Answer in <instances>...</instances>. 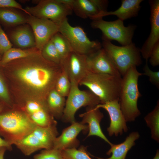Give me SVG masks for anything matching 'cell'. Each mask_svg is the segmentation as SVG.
<instances>
[{"label": "cell", "mask_w": 159, "mask_h": 159, "mask_svg": "<svg viewBox=\"0 0 159 159\" xmlns=\"http://www.w3.org/2000/svg\"><path fill=\"white\" fill-rule=\"evenodd\" d=\"M142 0H122L121 6L113 11H107L103 13L102 17L113 15L122 21L136 16L138 14Z\"/></svg>", "instance_id": "obj_20"}, {"label": "cell", "mask_w": 159, "mask_h": 159, "mask_svg": "<svg viewBox=\"0 0 159 159\" xmlns=\"http://www.w3.org/2000/svg\"><path fill=\"white\" fill-rule=\"evenodd\" d=\"M122 78L89 72L79 85L88 88L99 99L100 104L119 100Z\"/></svg>", "instance_id": "obj_4"}, {"label": "cell", "mask_w": 159, "mask_h": 159, "mask_svg": "<svg viewBox=\"0 0 159 159\" xmlns=\"http://www.w3.org/2000/svg\"><path fill=\"white\" fill-rule=\"evenodd\" d=\"M16 71L21 80L30 87L48 93L54 87L56 80L62 70L60 65L44 59L41 54L37 64H26Z\"/></svg>", "instance_id": "obj_1"}, {"label": "cell", "mask_w": 159, "mask_h": 159, "mask_svg": "<svg viewBox=\"0 0 159 159\" xmlns=\"http://www.w3.org/2000/svg\"><path fill=\"white\" fill-rule=\"evenodd\" d=\"M41 52L42 56L45 59L61 65L62 58L51 39L44 46Z\"/></svg>", "instance_id": "obj_27"}, {"label": "cell", "mask_w": 159, "mask_h": 159, "mask_svg": "<svg viewBox=\"0 0 159 159\" xmlns=\"http://www.w3.org/2000/svg\"><path fill=\"white\" fill-rule=\"evenodd\" d=\"M1 57H1V55H0V60L1 59Z\"/></svg>", "instance_id": "obj_40"}, {"label": "cell", "mask_w": 159, "mask_h": 159, "mask_svg": "<svg viewBox=\"0 0 159 159\" xmlns=\"http://www.w3.org/2000/svg\"><path fill=\"white\" fill-rule=\"evenodd\" d=\"M37 125L23 111H4L0 114V135L11 145L31 133Z\"/></svg>", "instance_id": "obj_3"}, {"label": "cell", "mask_w": 159, "mask_h": 159, "mask_svg": "<svg viewBox=\"0 0 159 159\" xmlns=\"http://www.w3.org/2000/svg\"><path fill=\"white\" fill-rule=\"evenodd\" d=\"M7 149L5 147L0 148V159H4V156L5 152Z\"/></svg>", "instance_id": "obj_37"}, {"label": "cell", "mask_w": 159, "mask_h": 159, "mask_svg": "<svg viewBox=\"0 0 159 159\" xmlns=\"http://www.w3.org/2000/svg\"><path fill=\"white\" fill-rule=\"evenodd\" d=\"M153 159H159V151L158 150H157L155 156Z\"/></svg>", "instance_id": "obj_39"}, {"label": "cell", "mask_w": 159, "mask_h": 159, "mask_svg": "<svg viewBox=\"0 0 159 159\" xmlns=\"http://www.w3.org/2000/svg\"><path fill=\"white\" fill-rule=\"evenodd\" d=\"M38 50L36 47L26 50L11 48L3 55L0 60V65L3 66L13 60L28 57Z\"/></svg>", "instance_id": "obj_24"}, {"label": "cell", "mask_w": 159, "mask_h": 159, "mask_svg": "<svg viewBox=\"0 0 159 159\" xmlns=\"http://www.w3.org/2000/svg\"><path fill=\"white\" fill-rule=\"evenodd\" d=\"M61 152L63 159H92L83 146H81L78 149L76 148L65 149Z\"/></svg>", "instance_id": "obj_29"}, {"label": "cell", "mask_w": 159, "mask_h": 159, "mask_svg": "<svg viewBox=\"0 0 159 159\" xmlns=\"http://www.w3.org/2000/svg\"><path fill=\"white\" fill-rule=\"evenodd\" d=\"M149 58L150 63L153 66L155 67L159 65V41L154 46Z\"/></svg>", "instance_id": "obj_35"}, {"label": "cell", "mask_w": 159, "mask_h": 159, "mask_svg": "<svg viewBox=\"0 0 159 159\" xmlns=\"http://www.w3.org/2000/svg\"><path fill=\"white\" fill-rule=\"evenodd\" d=\"M30 27L27 25L21 26L10 33V38L16 45L21 48L36 47L34 35Z\"/></svg>", "instance_id": "obj_19"}, {"label": "cell", "mask_w": 159, "mask_h": 159, "mask_svg": "<svg viewBox=\"0 0 159 159\" xmlns=\"http://www.w3.org/2000/svg\"><path fill=\"white\" fill-rule=\"evenodd\" d=\"M27 23L32 29L36 47L40 51L52 37L59 32V25L50 20L29 16L27 18Z\"/></svg>", "instance_id": "obj_12"}, {"label": "cell", "mask_w": 159, "mask_h": 159, "mask_svg": "<svg viewBox=\"0 0 159 159\" xmlns=\"http://www.w3.org/2000/svg\"><path fill=\"white\" fill-rule=\"evenodd\" d=\"M82 118L81 122L83 124H87L89 133L87 137L95 135L99 137L111 145L112 143L107 139L100 126V122L103 117V114L95 106L87 107L85 112L79 115Z\"/></svg>", "instance_id": "obj_18"}, {"label": "cell", "mask_w": 159, "mask_h": 159, "mask_svg": "<svg viewBox=\"0 0 159 159\" xmlns=\"http://www.w3.org/2000/svg\"><path fill=\"white\" fill-rule=\"evenodd\" d=\"M51 40L62 60L73 51L67 40L60 32H58L54 34L51 38Z\"/></svg>", "instance_id": "obj_26"}, {"label": "cell", "mask_w": 159, "mask_h": 159, "mask_svg": "<svg viewBox=\"0 0 159 159\" xmlns=\"http://www.w3.org/2000/svg\"><path fill=\"white\" fill-rule=\"evenodd\" d=\"M88 130L87 125L76 121L73 122L56 138L53 148L61 151L67 149L76 148L80 144L77 138V135L82 131L87 132Z\"/></svg>", "instance_id": "obj_17"}, {"label": "cell", "mask_w": 159, "mask_h": 159, "mask_svg": "<svg viewBox=\"0 0 159 159\" xmlns=\"http://www.w3.org/2000/svg\"><path fill=\"white\" fill-rule=\"evenodd\" d=\"M4 106L5 105L0 102V114L4 110Z\"/></svg>", "instance_id": "obj_38"}, {"label": "cell", "mask_w": 159, "mask_h": 159, "mask_svg": "<svg viewBox=\"0 0 159 159\" xmlns=\"http://www.w3.org/2000/svg\"><path fill=\"white\" fill-rule=\"evenodd\" d=\"M12 145H10L4 139H3L0 137V148L5 147L8 150H11L12 149Z\"/></svg>", "instance_id": "obj_36"}, {"label": "cell", "mask_w": 159, "mask_h": 159, "mask_svg": "<svg viewBox=\"0 0 159 159\" xmlns=\"http://www.w3.org/2000/svg\"><path fill=\"white\" fill-rule=\"evenodd\" d=\"M102 44L122 77L131 67L139 66L142 63L140 49L133 42L119 46L111 41L102 40Z\"/></svg>", "instance_id": "obj_6"}, {"label": "cell", "mask_w": 159, "mask_h": 159, "mask_svg": "<svg viewBox=\"0 0 159 159\" xmlns=\"http://www.w3.org/2000/svg\"><path fill=\"white\" fill-rule=\"evenodd\" d=\"M0 21L7 26H14L27 23V18L11 9L0 8Z\"/></svg>", "instance_id": "obj_23"}, {"label": "cell", "mask_w": 159, "mask_h": 159, "mask_svg": "<svg viewBox=\"0 0 159 159\" xmlns=\"http://www.w3.org/2000/svg\"><path fill=\"white\" fill-rule=\"evenodd\" d=\"M0 102L5 106H11L9 92L4 78L0 71Z\"/></svg>", "instance_id": "obj_30"}, {"label": "cell", "mask_w": 159, "mask_h": 159, "mask_svg": "<svg viewBox=\"0 0 159 159\" xmlns=\"http://www.w3.org/2000/svg\"><path fill=\"white\" fill-rule=\"evenodd\" d=\"M0 8H15L21 10L29 15L32 16L21 6L14 0H0Z\"/></svg>", "instance_id": "obj_34"}, {"label": "cell", "mask_w": 159, "mask_h": 159, "mask_svg": "<svg viewBox=\"0 0 159 159\" xmlns=\"http://www.w3.org/2000/svg\"><path fill=\"white\" fill-rule=\"evenodd\" d=\"M148 2L150 7L151 30L148 37L140 49V54L146 62H148L154 46L159 41V0H150Z\"/></svg>", "instance_id": "obj_16"}, {"label": "cell", "mask_w": 159, "mask_h": 159, "mask_svg": "<svg viewBox=\"0 0 159 159\" xmlns=\"http://www.w3.org/2000/svg\"><path fill=\"white\" fill-rule=\"evenodd\" d=\"M58 25L59 32L66 38L73 51L88 55L102 48L100 42L90 40L81 27L72 26L67 18Z\"/></svg>", "instance_id": "obj_7"}, {"label": "cell", "mask_w": 159, "mask_h": 159, "mask_svg": "<svg viewBox=\"0 0 159 159\" xmlns=\"http://www.w3.org/2000/svg\"><path fill=\"white\" fill-rule=\"evenodd\" d=\"M57 125L46 127L37 125L31 133L15 145L26 156L42 149H52L58 135Z\"/></svg>", "instance_id": "obj_5"}, {"label": "cell", "mask_w": 159, "mask_h": 159, "mask_svg": "<svg viewBox=\"0 0 159 159\" xmlns=\"http://www.w3.org/2000/svg\"><path fill=\"white\" fill-rule=\"evenodd\" d=\"M140 136L138 132L135 131L130 133L127 137L124 142L117 144L112 143L111 147L107 152V154L111 156L108 158H98V159H125L128 151L135 144V141Z\"/></svg>", "instance_id": "obj_21"}, {"label": "cell", "mask_w": 159, "mask_h": 159, "mask_svg": "<svg viewBox=\"0 0 159 159\" xmlns=\"http://www.w3.org/2000/svg\"><path fill=\"white\" fill-rule=\"evenodd\" d=\"M71 82L79 84L89 72L87 66V55L73 51L62 61L61 65Z\"/></svg>", "instance_id": "obj_13"}, {"label": "cell", "mask_w": 159, "mask_h": 159, "mask_svg": "<svg viewBox=\"0 0 159 159\" xmlns=\"http://www.w3.org/2000/svg\"><path fill=\"white\" fill-rule=\"evenodd\" d=\"M37 1V5L27 6L24 9L30 15L39 19L50 20L59 25L72 10L68 4L61 0H42Z\"/></svg>", "instance_id": "obj_10"}, {"label": "cell", "mask_w": 159, "mask_h": 159, "mask_svg": "<svg viewBox=\"0 0 159 159\" xmlns=\"http://www.w3.org/2000/svg\"><path fill=\"white\" fill-rule=\"evenodd\" d=\"M69 5L72 11L83 19L92 20L102 18V13L107 11L108 1L105 0H63Z\"/></svg>", "instance_id": "obj_11"}, {"label": "cell", "mask_w": 159, "mask_h": 159, "mask_svg": "<svg viewBox=\"0 0 159 159\" xmlns=\"http://www.w3.org/2000/svg\"><path fill=\"white\" fill-rule=\"evenodd\" d=\"M144 73L142 75H145L149 77V80L153 84L155 85L158 88L159 87V72L153 71L149 67L147 62L143 67Z\"/></svg>", "instance_id": "obj_33"}, {"label": "cell", "mask_w": 159, "mask_h": 159, "mask_svg": "<svg viewBox=\"0 0 159 159\" xmlns=\"http://www.w3.org/2000/svg\"><path fill=\"white\" fill-rule=\"evenodd\" d=\"M87 62L89 72L121 76L110 57L103 48L87 55Z\"/></svg>", "instance_id": "obj_14"}, {"label": "cell", "mask_w": 159, "mask_h": 159, "mask_svg": "<svg viewBox=\"0 0 159 159\" xmlns=\"http://www.w3.org/2000/svg\"><path fill=\"white\" fill-rule=\"evenodd\" d=\"M71 87V82L67 73L62 69L56 80L54 88L60 95L65 97L68 96Z\"/></svg>", "instance_id": "obj_28"}, {"label": "cell", "mask_w": 159, "mask_h": 159, "mask_svg": "<svg viewBox=\"0 0 159 159\" xmlns=\"http://www.w3.org/2000/svg\"><path fill=\"white\" fill-rule=\"evenodd\" d=\"M91 27L100 30L102 33V40L117 41L122 46L131 43L136 26L124 25L123 21L119 19L112 21H107L102 18L92 20Z\"/></svg>", "instance_id": "obj_8"}, {"label": "cell", "mask_w": 159, "mask_h": 159, "mask_svg": "<svg viewBox=\"0 0 159 159\" xmlns=\"http://www.w3.org/2000/svg\"><path fill=\"white\" fill-rule=\"evenodd\" d=\"M34 159H63L61 151L52 148L44 149L35 155Z\"/></svg>", "instance_id": "obj_31"}, {"label": "cell", "mask_w": 159, "mask_h": 159, "mask_svg": "<svg viewBox=\"0 0 159 159\" xmlns=\"http://www.w3.org/2000/svg\"><path fill=\"white\" fill-rule=\"evenodd\" d=\"M142 75L136 67L132 66L122 78L119 102L126 122L134 121L140 114L137 105L138 100L141 96L138 82Z\"/></svg>", "instance_id": "obj_2"}, {"label": "cell", "mask_w": 159, "mask_h": 159, "mask_svg": "<svg viewBox=\"0 0 159 159\" xmlns=\"http://www.w3.org/2000/svg\"><path fill=\"white\" fill-rule=\"evenodd\" d=\"M147 126L151 130V138L158 143L159 141V101L154 109L144 117Z\"/></svg>", "instance_id": "obj_25"}, {"label": "cell", "mask_w": 159, "mask_h": 159, "mask_svg": "<svg viewBox=\"0 0 159 159\" xmlns=\"http://www.w3.org/2000/svg\"><path fill=\"white\" fill-rule=\"evenodd\" d=\"M71 87L66 101L62 119L65 122H75L77 111L82 107L95 106L100 103L98 97L90 90H80L77 83L71 82Z\"/></svg>", "instance_id": "obj_9"}, {"label": "cell", "mask_w": 159, "mask_h": 159, "mask_svg": "<svg viewBox=\"0 0 159 159\" xmlns=\"http://www.w3.org/2000/svg\"><path fill=\"white\" fill-rule=\"evenodd\" d=\"M97 108H102L107 111L110 116V124L107 129L109 135L117 136L128 130L126 121L121 111L119 102L117 100L99 104Z\"/></svg>", "instance_id": "obj_15"}, {"label": "cell", "mask_w": 159, "mask_h": 159, "mask_svg": "<svg viewBox=\"0 0 159 159\" xmlns=\"http://www.w3.org/2000/svg\"><path fill=\"white\" fill-rule=\"evenodd\" d=\"M12 44L0 25V55L12 48Z\"/></svg>", "instance_id": "obj_32"}, {"label": "cell", "mask_w": 159, "mask_h": 159, "mask_svg": "<svg viewBox=\"0 0 159 159\" xmlns=\"http://www.w3.org/2000/svg\"><path fill=\"white\" fill-rule=\"evenodd\" d=\"M65 97L60 95L54 88L47 95L46 102L48 108L54 117L61 118L64 109Z\"/></svg>", "instance_id": "obj_22"}]
</instances>
